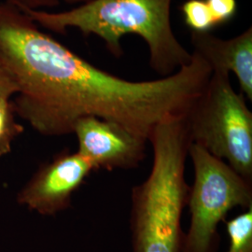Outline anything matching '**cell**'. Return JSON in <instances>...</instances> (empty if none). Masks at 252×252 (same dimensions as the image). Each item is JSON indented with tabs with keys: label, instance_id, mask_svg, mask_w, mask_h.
<instances>
[{
	"label": "cell",
	"instance_id": "1",
	"mask_svg": "<svg viewBox=\"0 0 252 252\" xmlns=\"http://www.w3.org/2000/svg\"><path fill=\"white\" fill-rule=\"evenodd\" d=\"M0 66L18 87L15 112L45 135L73 134L84 117L115 122L149 140L166 118L185 115L212 75L198 54L168 77L127 81L104 71L0 3Z\"/></svg>",
	"mask_w": 252,
	"mask_h": 252
},
{
	"label": "cell",
	"instance_id": "2",
	"mask_svg": "<svg viewBox=\"0 0 252 252\" xmlns=\"http://www.w3.org/2000/svg\"><path fill=\"white\" fill-rule=\"evenodd\" d=\"M185 115L166 118L149 137L153 166L146 180L131 192L134 252H181V220L189 190L185 167L191 144Z\"/></svg>",
	"mask_w": 252,
	"mask_h": 252
},
{
	"label": "cell",
	"instance_id": "3",
	"mask_svg": "<svg viewBox=\"0 0 252 252\" xmlns=\"http://www.w3.org/2000/svg\"><path fill=\"white\" fill-rule=\"evenodd\" d=\"M173 1L93 0L60 12L18 8L36 25L55 33L64 34L67 29L76 28L85 36H98L117 58L124 54V36H140L149 48L151 67L164 78L189 64L192 59V53L174 34L170 19Z\"/></svg>",
	"mask_w": 252,
	"mask_h": 252
},
{
	"label": "cell",
	"instance_id": "4",
	"mask_svg": "<svg viewBox=\"0 0 252 252\" xmlns=\"http://www.w3.org/2000/svg\"><path fill=\"white\" fill-rule=\"evenodd\" d=\"M192 144L229 164L252 182V112L230 75L212 73L185 115Z\"/></svg>",
	"mask_w": 252,
	"mask_h": 252
},
{
	"label": "cell",
	"instance_id": "5",
	"mask_svg": "<svg viewBox=\"0 0 252 252\" xmlns=\"http://www.w3.org/2000/svg\"><path fill=\"white\" fill-rule=\"evenodd\" d=\"M189 156L193 166L187 201L190 223L181 252H216L218 227L227 214L234 207H252V182L198 145L190 144Z\"/></svg>",
	"mask_w": 252,
	"mask_h": 252
},
{
	"label": "cell",
	"instance_id": "6",
	"mask_svg": "<svg viewBox=\"0 0 252 252\" xmlns=\"http://www.w3.org/2000/svg\"><path fill=\"white\" fill-rule=\"evenodd\" d=\"M78 153L94 165L95 171L105 169H134L147 157V143L125 126L97 117L80 119L74 126Z\"/></svg>",
	"mask_w": 252,
	"mask_h": 252
},
{
	"label": "cell",
	"instance_id": "7",
	"mask_svg": "<svg viewBox=\"0 0 252 252\" xmlns=\"http://www.w3.org/2000/svg\"><path fill=\"white\" fill-rule=\"evenodd\" d=\"M95 171L78 153L64 152L46 163L18 194V202L41 215H55L70 207L73 193Z\"/></svg>",
	"mask_w": 252,
	"mask_h": 252
},
{
	"label": "cell",
	"instance_id": "8",
	"mask_svg": "<svg viewBox=\"0 0 252 252\" xmlns=\"http://www.w3.org/2000/svg\"><path fill=\"white\" fill-rule=\"evenodd\" d=\"M193 53L201 56L212 73L237 78L240 93L252 100V28L230 39H221L208 33L191 32Z\"/></svg>",
	"mask_w": 252,
	"mask_h": 252
},
{
	"label": "cell",
	"instance_id": "9",
	"mask_svg": "<svg viewBox=\"0 0 252 252\" xmlns=\"http://www.w3.org/2000/svg\"><path fill=\"white\" fill-rule=\"evenodd\" d=\"M224 223L230 239L227 252H252V207Z\"/></svg>",
	"mask_w": 252,
	"mask_h": 252
},
{
	"label": "cell",
	"instance_id": "10",
	"mask_svg": "<svg viewBox=\"0 0 252 252\" xmlns=\"http://www.w3.org/2000/svg\"><path fill=\"white\" fill-rule=\"evenodd\" d=\"M181 12L191 32L208 33L217 27L206 0H187L181 7Z\"/></svg>",
	"mask_w": 252,
	"mask_h": 252
},
{
	"label": "cell",
	"instance_id": "11",
	"mask_svg": "<svg viewBox=\"0 0 252 252\" xmlns=\"http://www.w3.org/2000/svg\"><path fill=\"white\" fill-rule=\"evenodd\" d=\"M9 98L0 95V156L10 152L12 141L24 131V127L15 121V110Z\"/></svg>",
	"mask_w": 252,
	"mask_h": 252
},
{
	"label": "cell",
	"instance_id": "12",
	"mask_svg": "<svg viewBox=\"0 0 252 252\" xmlns=\"http://www.w3.org/2000/svg\"><path fill=\"white\" fill-rule=\"evenodd\" d=\"M217 27L234 18L237 11L236 0H206Z\"/></svg>",
	"mask_w": 252,
	"mask_h": 252
},
{
	"label": "cell",
	"instance_id": "13",
	"mask_svg": "<svg viewBox=\"0 0 252 252\" xmlns=\"http://www.w3.org/2000/svg\"><path fill=\"white\" fill-rule=\"evenodd\" d=\"M17 7L28 9H40L57 7L60 0H8Z\"/></svg>",
	"mask_w": 252,
	"mask_h": 252
},
{
	"label": "cell",
	"instance_id": "14",
	"mask_svg": "<svg viewBox=\"0 0 252 252\" xmlns=\"http://www.w3.org/2000/svg\"><path fill=\"white\" fill-rule=\"evenodd\" d=\"M18 93V87L12 78L0 66V95L12 96Z\"/></svg>",
	"mask_w": 252,
	"mask_h": 252
},
{
	"label": "cell",
	"instance_id": "15",
	"mask_svg": "<svg viewBox=\"0 0 252 252\" xmlns=\"http://www.w3.org/2000/svg\"><path fill=\"white\" fill-rule=\"evenodd\" d=\"M63 2L70 4V5H76V6H80L82 4H86L88 2H91L93 0H63Z\"/></svg>",
	"mask_w": 252,
	"mask_h": 252
}]
</instances>
